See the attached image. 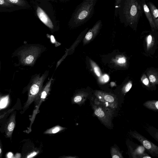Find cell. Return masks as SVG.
I'll return each instance as SVG.
<instances>
[{
	"label": "cell",
	"mask_w": 158,
	"mask_h": 158,
	"mask_svg": "<svg viewBox=\"0 0 158 158\" xmlns=\"http://www.w3.org/2000/svg\"><path fill=\"white\" fill-rule=\"evenodd\" d=\"M16 111L14 112L10 115L5 126V133L7 138H11L12 134L15 126Z\"/></svg>",
	"instance_id": "30bf717a"
},
{
	"label": "cell",
	"mask_w": 158,
	"mask_h": 158,
	"mask_svg": "<svg viewBox=\"0 0 158 158\" xmlns=\"http://www.w3.org/2000/svg\"><path fill=\"white\" fill-rule=\"evenodd\" d=\"M130 134L137 139L150 153L158 154V147L153 143L136 132H131Z\"/></svg>",
	"instance_id": "ba28073f"
},
{
	"label": "cell",
	"mask_w": 158,
	"mask_h": 158,
	"mask_svg": "<svg viewBox=\"0 0 158 158\" xmlns=\"http://www.w3.org/2000/svg\"><path fill=\"white\" fill-rule=\"evenodd\" d=\"M7 2L12 5H15L20 6H24L26 5V3L24 0H5Z\"/></svg>",
	"instance_id": "d6986e66"
},
{
	"label": "cell",
	"mask_w": 158,
	"mask_h": 158,
	"mask_svg": "<svg viewBox=\"0 0 158 158\" xmlns=\"http://www.w3.org/2000/svg\"><path fill=\"white\" fill-rule=\"evenodd\" d=\"M145 148L143 145H139L131 152L132 157L137 158V157L144 153Z\"/></svg>",
	"instance_id": "2e32d148"
},
{
	"label": "cell",
	"mask_w": 158,
	"mask_h": 158,
	"mask_svg": "<svg viewBox=\"0 0 158 158\" xmlns=\"http://www.w3.org/2000/svg\"><path fill=\"white\" fill-rule=\"evenodd\" d=\"M87 95V94L85 93L78 94L74 97L73 102L74 103L77 104L82 103L85 101Z\"/></svg>",
	"instance_id": "9a60e30c"
},
{
	"label": "cell",
	"mask_w": 158,
	"mask_h": 158,
	"mask_svg": "<svg viewBox=\"0 0 158 158\" xmlns=\"http://www.w3.org/2000/svg\"><path fill=\"white\" fill-rule=\"evenodd\" d=\"M48 74V72L46 71L41 76L37 75L31 79L28 87L27 99L23 108V112L28 108L40 94L43 89V83Z\"/></svg>",
	"instance_id": "3957f363"
},
{
	"label": "cell",
	"mask_w": 158,
	"mask_h": 158,
	"mask_svg": "<svg viewBox=\"0 0 158 158\" xmlns=\"http://www.w3.org/2000/svg\"><path fill=\"white\" fill-rule=\"evenodd\" d=\"M102 25V21L98 20L93 27L86 34L83 40L84 44H85L93 40L99 32Z\"/></svg>",
	"instance_id": "9c48e42d"
},
{
	"label": "cell",
	"mask_w": 158,
	"mask_h": 158,
	"mask_svg": "<svg viewBox=\"0 0 158 158\" xmlns=\"http://www.w3.org/2000/svg\"><path fill=\"white\" fill-rule=\"evenodd\" d=\"M143 6V11L147 18L151 28L153 29H156L149 9L147 4L146 0H141Z\"/></svg>",
	"instance_id": "7c38bea8"
},
{
	"label": "cell",
	"mask_w": 158,
	"mask_h": 158,
	"mask_svg": "<svg viewBox=\"0 0 158 158\" xmlns=\"http://www.w3.org/2000/svg\"><path fill=\"white\" fill-rule=\"evenodd\" d=\"M117 8L121 22L130 26L137 24L143 12L141 0H122Z\"/></svg>",
	"instance_id": "6da1fadb"
},
{
	"label": "cell",
	"mask_w": 158,
	"mask_h": 158,
	"mask_svg": "<svg viewBox=\"0 0 158 158\" xmlns=\"http://www.w3.org/2000/svg\"><path fill=\"white\" fill-rule=\"evenodd\" d=\"M0 69H1V64H0Z\"/></svg>",
	"instance_id": "836d02e7"
},
{
	"label": "cell",
	"mask_w": 158,
	"mask_h": 158,
	"mask_svg": "<svg viewBox=\"0 0 158 158\" xmlns=\"http://www.w3.org/2000/svg\"><path fill=\"white\" fill-rule=\"evenodd\" d=\"M143 105L147 108L154 111L158 110V101L157 100H149L145 102Z\"/></svg>",
	"instance_id": "5bb4252c"
},
{
	"label": "cell",
	"mask_w": 158,
	"mask_h": 158,
	"mask_svg": "<svg viewBox=\"0 0 158 158\" xmlns=\"http://www.w3.org/2000/svg\"><path fill=\"white\" fill-rule=\"evenodd\" d=\"M137 157L140 158H152V157L149 155L144 152L141 155L138 156Z\"/></svg>",
	"instance_id": "d4e9b609"
},
{
	"label": "cell",
	"mask_w": 158,
	"mask_h": 158,
	"mask_svg": "<svg viewBox=\"0 0 158 158\" xmlns=\"http://www.w3.org/2000/svg\"><path fill=\"white\" fill-rule=\"evenodd\" d=\"M150 11L153 22L156 28L158 27V10L152 2H149L148 3Z\"/></svg>",
	"instance_id": "4fadbf2b"
},
{
	"label": "cell",
	"mask_w": 158,
	"mask_h": 158,
	"mask_svg": "<svg viewBox=\"0 0 158 158\" xmlns=\"http://www.w3.org/2000/svg\"><path fill=\"white\" fill-rule=\"evenodd\" d=\"M117 61L119 64H123L126 62V60L124 57L120 58L118 59Z\"/></svg>",
	"instance_id": "484cf974"
},
{
	"label": "cell",
	"mask_w": 158,
	"mask_h": 158,
	"mask_svg": "<svg viewBox=\"0 0 158 158\" xmlns=\"http://www.w3.org/2000/svg\"><path fill=\"white\" fill-rule=\"evenodd\" d=\"M3 151H2V145L1 140L0 139V158L2 157Z\"/></svg>",
	"instance_id": "f1b7e54d"
},
{
	"label": "cell",
	"mask_w": 158,
	"mask_h": 158,
	"mask_svg": "<svg viewBox=\"0 0 158 158\" xmlns=\"http://www.w3.org/2000/svg\"><path fill=\"white\" fill-rule=\"evenodd\" d=\"M110 153L112 158H123L122 154L117 148L112 147L110 149Z\"/></svg>",
	"instance_id": "ac0fdd59"
},
{
	"label": "cell",
	"mask_w": 158,
	"mask_h": 158,
	"mask_svg": "<svg viewBox=\"0 0 158 158\" xmlns=\"http://www.w3.org/2000/svg\"><path fill=\"white\" fill-rule=\"evenodd\" d=\"M50 39L51 40V41L54 44H55V45L56 46H58L59 44H60L59 43L57 42L55 40L54 37L52 35H51L50 36Z\"/></svg>",
	"instance_id": "83f0119b"
},
{
	"label": "cell",
	"mask_w": 158,
	"mask_h": 158,
	"mask_svg": "<svg viewBox=\"0 0 158 158\" xmlns=\"http://www.w3.org/2000/svg\"><path fill=\"white\" fill-rule=\"evenodd\" d=\"M97 0H85L75 14V19L78 22H83L92 15Z\"/></svg>",
	"instance_id": "277c9868"
},
{
	"label": "cell",
	"mask_w": 158,
	"mask_h": 158,
	"mask_svg": "<svg viewBox=\"0 0 158 158\" xmlns=\"http://www.w3.org/2000/svg\"><path fill=\"white\" fill-rule=\"evenodd\" d=\"M38 153V152H33L27 155V158H32L35 156Z\"/></svg>",
	"instance_id": "4316f807"
},
{
	"label": "cell",
	"mask_w": 158,
	"mask_h": 158,
	"mask_svg": "<svg viewBox=\"0 0 158 158\" xmlns=\"http://www.w3.org/2000/svg\"><path fill=\"white\" fill-rule=\"evenodd\" d=\"M65 129L60 126H56L50 129H48L44 132L46 134H54L56 133Z\"/></svg>",
	"instance_id": "e0dca14e"
},
{
	"label": "cell",
	"mask_w": 158,
	"mask_h": 158,
	"mask_svg": "<svg viewBox=\"0 0 158 158\" xmlns=\"http://www.w3.org/2000/svg\"><path fill=\"white\" fill-rule=\"evenodd\" d=\"M132 86V83L131 81L128 82L123 89V92L126 93L129 91Z\"/></svg>",
	"instance_id": "7402d4cb"
},
{
	"label": "cell",
	"mask_w": 158,
	"mask_h": 158,
	"mask_svg": "<svg viewBox=\"0 0 158 158\" xmlns=\"http://www.w3.org/2000/svg\"><path fill=\"white\" fill-rule=\"evenodd\" d=\"M94 114L106 126L111 127L112 113L110 110L100 104L95 103L92 105Z\"/></svg>",
	"instance_id": "5b68a950"
},
{
	"label": "cell",
	"mask_w": 158,
	"mask_h": 158,
	"mask_svg": "<svg viewBox=\"0 0 158 158\" xmlns=\"http://www.w3.org/2000/svg\"><path fill=\"white\" fill-rule=\"evenodd\" d=\"M2 97L1 96L0 94V102L1 101V100L2 99Z\"/></svg>",
	"instance_id": "d6a6232c"
},
{
	"label": "cell",
	"mask_w": 158,
	"mask_h": 158,
	"mask_svg": "<svg viewBox=\"0 0 158 158\" xmlns=\"http://www.w3.org/2000/svg\"><path fill=\"white\" fill-rule=\"evenodd\" d=\"M36 12L38 17L41 21L49 28H53L54 25L51 19L41 8L38 6L36 8Z\"/></svg>",
	"instance_id": "8fae6325"
},
{
	"label": "cell",
	"mask_w": 158,
	"mask_h": 158,
	"mask_svg": "<svg viewBox=\"0 0 158 158\" xmlns=\"http://www.w3.org/2000/svg\"><path fill=\"white\" fill-rule=\"evenodd\" d=\"M122 0H115V6L116 9L117 8Z\"/></svg>",
	"instance_id": "f546056e"
},
{
	"label": "cell",
	"mask_w": 158,
	"mask_h": 158,
	"mask_svg": "<svg viewBox=\"0 0 158 158\" xmlns=\"http://www.w3.org/2000/svg\"><path fill=\"white\" fill-rule=\"evenodd\" d=\"M152 40V37L151 35H149L147 38V43L148 45L150 44Z\"/></svg>",
	"instance_id": "1f68e13d"
},
{
	"label": "cell",
	"mask_w": 158,
	"mask_h": 158,
	"mask_svg": "<svg viewBox=\"0 0 158 158\" xmlns=\"http://www.w3.org/2000/svg\"><path fill=\"white\" fill-rule=\"evenodd\" d=\"M52 78H51L47 82L44 88L43 89L40 94L35 100V108L33 111V114L31 118V124L30 128L32 124L36 115L38 113L39 109L42 102L44 101L47 97L50 90Z\"/></svg>",
	"instance_id": "52a82bcc"
},
{
	"label": "cell",
	"mask_w": 158,
	"mask_h": 158,
	"mask_svg": "<svg viewBox=\"0 0 158 158\" xmlns=\"http://www.w3.org/2000/svg\"><path fill=\"white\" fill-rule=\"evenodd\" d=\"M0 6L6 7H11L14 6L7 2L5 0H0Z\"/></svg>",
	"instance_id": "44dd1931"
},
{
	"label": "cell",
	"mask_w": 158,
	"mask_h": 158,
	"mask_svg": "<svg viewBox=\"0 0 158 158\" xmlns=\"http://www.w3.org/2000/svg\"><path fill=\"white\" fill-rule=\"evenodd\" d=\"M149 79L150 81L152 83H155L157 81L156 77L154 74L150 75L149 76Z\"/></svg>",
	"instance_id": "cb8c5ba5"
},
{
	"label": "cell",
	"mask_w": 158,
	"mask_h": 158,
	"mask_svg": "<svg viewBox=\"0 0 158 158\" xmlns=\"http://www.w3.org/2000/svg\"><path fill=\"white\" fill-rule=\"evenodd\" d=\"M141 81L146 86H148L149 84V81L147 77L143 75L142 76L141 79Z\"/></svg>",
	"instance_id": "603a6c76"
},
{
	"label": "cell",
	"mask_w": 158,
	"mask_h": 158,
	"mask_svg": "<svg viewBox=\"0 0 158 158\" xmlns=\"http://www.w3.org/2000/svg\"><path fill=\"white\" fill-rule=\"evenodd\" d=\"M90 61L91 66L95 73L98 77H100L101 75V72L99 68L92 60H90Z\"/></svg>",
	"instance_id": "ffe728a7"
},
{
	"label": "cell",
	"mask_w": 158,
	"mask_h": 158,
	"mask_svg": "<svg viewBox=\"0 0 158 158\" xmlns=\"http://www.w3.org/2000/svg\"><path fill=\"white\" fill-rule=\"evenodd\" d=\"M102 79L104 82H106L109 79V77L106 74L103 77Z\"/></svg>",
	"instance_id": "4dcf8cb0"
},
{
	"label": "cell",
	"mask_w": 158,
	"mask_h": 158,
	"mask_svg": "<svg viewBox=\"0 0 158 158\" xmlns=\"http://www.w3.org/2000/svg\"><path fill=\"white\" fill-rule=\"evenodd\" d=\"M41 51L42 49L39 46L24 45L17 49L13 53L12 56L17 57L20 65L32 66Z\"/></svg>",
	"instance_id": "7a4b0ae2"
},
{
	"label": "cell",
	"mask_w": 158,
	"mask_h": 158,
	"mask_svg": "<svg viewBox=\"0 0 158 158\" xmlns=\"http://www.w3.org/2000/svg\"><path fill=\"white\" fill-rule=\"evenodd\" d=\"M95 95L98 99L97 102H95L99 103V104L108 108L115 109L117 107V100L112 95L100 91H96Z\"/></svg>",
	"instance_id": "8992f818"
}]
</instances>
